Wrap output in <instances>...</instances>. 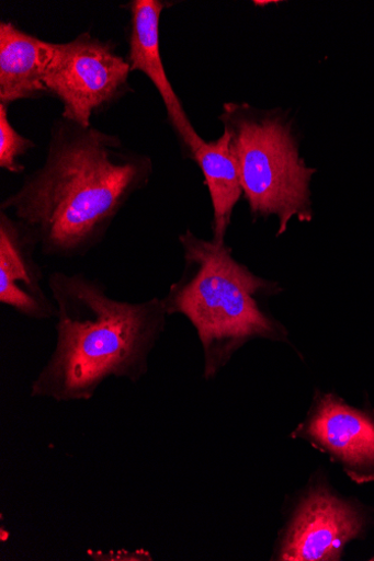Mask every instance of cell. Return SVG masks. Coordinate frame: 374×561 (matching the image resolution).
<instances>
[{"label": "cell", "mask_w": 374, "mask_h": 561, "mask_svg": "<svg viewBox=\"0 0 374 561\" xmlns=\"http://www.w3.org/2000/svg\"><path fill=\"white\" fill-rule=\"evenodd\" d=\"M152 173L151 158L120 136L61 116L50 127L44 162L0 210L32 232L45 257L80 259L103 242Z\"/></svg>", "instance_id": "6da1fadb"}, {"label": "cell", "mask_w": 374, "mask_h": 561, "mask_svg": "<svg viewBox=\"0 0 374 561\" xmlns=\"http://www.w3.org/2000/svg\"><path fill=\"white\" fill-rule=\"evenodd\" d=\"M46 283L58 309L57 341L31 383L32 398L84 402L112 378H145L170 318L163 298L122 300L82 273L53 272Z\"/></svg>", "instance_id": "7a4b0ae2"}, {"label": "cell", "mask_w": 374, "mask_h": 561, "mask_svg": "<svg viewBox=\"0 0 374 561\" xmlns=\"http://www.w3.org/2000/svg\"><path fill=\"white\" fill-rule=\"evenodd\" d=\"M184 268L163 298L169 317L181 314L203 348L205 380L215 379L235 354L253 340L288 342V332L267 301L283 291L277 282L253 274L236 261L233 248L195 236L179 237Z\"/></svg>", "instance_id": "3957f363"}, {"label": "cell", "mask_w": 374, "mask_h": 561, "mask_svg": "<svg viewBox=\"0 0 374 561\" xmlns=\"http://www.w3.org/2000/svg\"><path fill=\"white\" fill-rule=\"evenodd\" d=\"M230 139L243 196L253 221L276 216L277 237L296 218L313 220L310 182L316 173L299 156L292 123L276 112L228 102L219 118Z\"/></svg>", "instance_id": "277c9868"}, {"label": "cell", "mask_w": 374, "mask_h": 561, "mask_svg": "<svg viewBox=\"0 0 374 561\" xmlns=\"http://www.w3.org/2000/svg\"><path fill=\"white\" fill-rule=\"evenodd\" d=\"M131 73L112 41L84 32L55 43L45 85L49 95L63 102L64 118L88 127L93 115L109 111L133 91Z\"/></svg>", "instance_id": "5b68a950"}, {"label": "cell", "mask_w": 374, "mask_h": 561, "mask_svg": "<svg viewBox=\"0 0 374 561\" xmlns=\"http://www.w3.org/2000/svg\"><path fill=\"white\" fill-rule=\"evenodd\" d=\"M365 517L355 504L324 485L313 486L298 503L282 534L275 560H340L347 545L364 533Z\"/></svg>", "instance_id": "8992f818"}, {"label": "cell", "mask_w": 374, "mask_h": 561, "mask_svg": "<svg viewBox=\"0 0 374 561\" xmlns=\"http://www.w3.org/2000/svg\"><path fill=\"white\" fill-rule=\"evenodd\" d=\"M292 437L329 455L355 483L374 482V417L340 397L316 391Z\"/></svg>", "instance_id": "52a82bcc"}, {"label": "cell", "mask_w": 374, "mask_h": 561, "mask_svg": "<svg viewBox=\"0 0 374 561\" xmlns=\"http://www.w3.org/2000/svg\"><path fill=\"white\" fill-rule=\"evenodd\" d=\"M36 249L32 232L0 210V302L30 320H57V305L43 285Z\"/></svg>", "instance_id": "ba28073f"}, {"label": "cell", "mask_w": 374, "mask_h": 561, "mask_svg": "<svg viewBox=\"0 0 374 561\" xmlns=\"http://www.w3.org/2000/svg\"><path fill=\"white\" fill-rule=\"evenodd\" d=\"M169 8L170 3L162 0H133L125 5L131 16L126 60L132 72L144 73L162 98L169 123L182 145L184 156L188 157L203 138L192 126L160 55V18Z\"/></svg>", "instance_id": "9c48e42d"}, {"label": "cell", "mask_w": 374, "mask_h": 561, "mask_svg": "<svg viewBox=\"0 0 374 561\" xmlns=\"http://www.w3.org/2000/svg\"><path fill=\"white\" fill-rule=\"evenodd\" d=\"M55 43L38 38L12 22L0 23V104L48 94L45 77Z\"/></svg>", "instance_id": "30bf717a"}, {"label": "cell", "mask_w": 374, "mask_h": 561, "mask_svg": "<svg viewBox=\"0 0 374 561\" xmlns=\"http://www.w3.org/2000/svg\"><path fill=\"white\" fill-rule=\"evenodd\" d=\"M188 159L197 164L208 190L213 210L212 240L225 243L235 208L243 195L228 134L224 131L217 140L203 139Z\"/></svg>", "instance_id": "8fae6325"}, {"label": "cell", "mask_w": 374, "mask_h": 561, "mask_svg": "<svg viewBox=\"0 0 374 561\" xmlns=\"http://www.w3.org/2000/svg\"><path fill=\"white\" fill-rule=\"evenodd\" d=\"M35 148V142L21 135L11 124L9 106L0 104V169L15 175L25 172L21 159Z\"/></svg>", "instance_id": "7c38bea8"}]
</instances>
